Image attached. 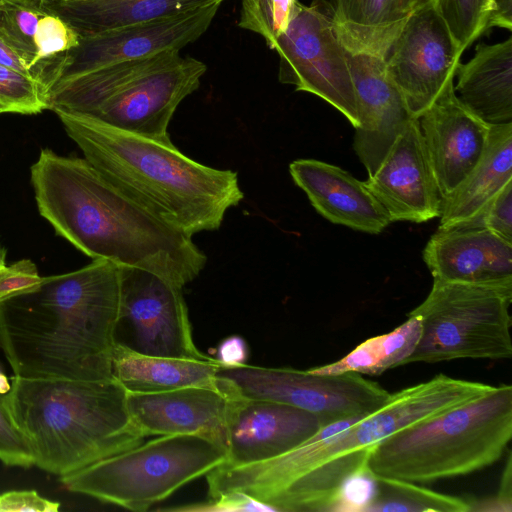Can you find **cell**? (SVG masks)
Returning a JSON list of instances; mask_svg holds the SVG:
<instances>
[{
	"mask_svg": "<svg viewBox=\"0 0 512 512\" xmlns=\"http://www.w3.org/2000/svg\"><path fill=\"white\" fill-rule=\"evenodd\" d=\"M499 27L512 29V0H491L486 21V30Z\"/></svg>",
	"mask_w": 512,
	"mask_h": 512,
	"instance_id": "40",
	"label": "cell"
},
{
	"mask_svg": "<svg viewBox=\"0 0 512 512\" xmlns=\"http://www.w3.org/2000/svg\"><path fill=\"white\" fill-rule=\"evenodd\" d=\"M46 12L43 0L0 1V37L26 61L34 76V35L39 19Z\"/></svg>",
	"mask_w": 512,
	"mask_h": 512,
	"instance_id": "29",
	"label": "cell"
},
{
	"mask_svg": "<svg viewBox=\"0 0 512 512\" xmlns=\"http://www.w3.org/2000/svg\"><path fill=\"white\" fill-rule=\"evenodd\" d=\"M511 455L509 453L507 457L506 467L503 471L499 491L497 497L489 501V505H492L491 510L494 511H511L512 493H511Z\"/></svg>",
	"mask_w": 512,
	"mask_h": 512,
	"instance_id": "41",
	"label": "cell"
},
{
	"mask_svg": "<svg viewBox=\"0 0 512 512\" xmlns=\"http://www.w3.org/2000/svg\"><path fill=\"white\" fill-rule=\"evenodd\" d=\"M121 306V267L103 259L0 301V348L15 376L103 380Z\"/></svg>",
	"mask_w": 512,
	"mask_h": 512,
	"instance_id": "3",
	"label": "cell"
},
{
	"mask_svg": "<svg viewBox=\"0 0 512 512\" xmlns=\"http://www.w3.org/2000/svg\"><path fill=\"white\" fill-rule=\"evenodd\" d=\"M59 1H69V0H59Z\"/></svg>",
	"mask_w": 512,
	"mask_h": 512,
	"instance_id": "46",
	"label": "cell"
},
{
	"mask_svg": "<svg viewBox=\"0 0 512 512\" xmlns=\"http://www.w3.org/2000/svg\"><path fill=\"white\" fill-rule=\"evenodd\" d=\"M0 105L4 113H41L48 109L47 87L35 77L0 65Z\"/></svg>",
	"mask_w": 512,
	"mask_h": 512,
	"instance_id": "32",
	"label": "cell"
},
{
	"mask_svg": "<svg viewBox=\"0 0 512 512\" xmlns=\"http://www.w3.org/2000/svg\"><path fill=\"white\" fill-rule=\"evenodd\" d=\"M420 335V319L414 315H407V320L393 331L367 339L335 362L308 370L317 374L355 372L380 375L389 369L404 365L418 344Z\"/></svg>",
	"mask_w": 512,
	"mask_h": 512,
	"instance_id": "27",
	"label": "cell"
},
{
	"mask_svg": "<svg viewBox=\"0 0 512 512\" xmlns=\"http://www.w3.org/2000/svg\"><path fill=\"white\" fill-rule=\"evenodd\" d=\"M462 54L434 0L422 2L385 58L386 72L412 118H419L454 82Z\"/></svg>",
	"mask_w": 512,
	"mask_h": 512,
	"instance_id": "13",
	"label": "cell"
},
{
	"mask_svg": "<svg viewBox=\"0 0 512 512\" xmlns=\"http://www.w3.org/2000/svg\"><path fill=\"white\" fill-rule=\"evenodd\" d=\"M42 278L36 265L29 259L4 265L0 268V301L33 291Z\"/></svg>",
	"mask_w": 512,
	"mask_h": 512,
	"instance_id": "37",
	"label": "cell"
},
{
	"mask_svg": "<svg viewBox=\"0 0 512 512\" xmlns=\"http://www.w3.org/2000/svg\"><path fill=\"white\" fill-rule=\"evenodd\" d=\"M289 172L312 206L328 221L369 234H379L391 223L363 181L348 171L315 159H298L290 163Z\"/></svg>",
	"mask_w": 512,
	"mask_h": 512,
	"instance_id": "21",
	"label": "cell"
},
{
	"mask_svg": "<svg viewBox=\"0 0 512 512\" xmlns=\"http://www.w3.org/2000/svg\"><path fill=\"white\" fill-rule=\"evenodd\" d=\"M4 400L27 438L34 466L59 476L144 441L130 419L127 390L115 378L14 376Z\"/></svg>",
	"mask_w": 512,
	"mask_h": 512,
	"instance_id": "5",
	"label": "cell"
},
{
	"mask_svg": "<svg viewBox=\"0 0 512 512\" xmlns=\"http://www.w3.org/2000/svg\"><path fill=\"white\" fill-rule=\"evenodd\" d=\"M1 1V0H0Z\"/></svg>",
	"mask_w": 512,
	"mask_h": 512,
	"instance_id": "47",
	"label": "cell"
},
{
	"mask_svg": "<svg viewBox=\"0 0 512 512\" xmlns=\"http://www.w3.org/2000/svg\"><path fill=\"white\" fill-rule=\"evenodd\" d=\"M423 260L437 280L512 281V243L483 228L439 226L424 248Z\"/></svg>",
	"mask_w": 512,
	"mask_h": 512,
	"instance_id": "20",
	"label": "cell"
},
{
	"mask_svg": "<svg viewBox=\"0 0 512 512\" xmlns=\"http://www.w3.org/2000/svg\"><path fill=\"white\" fill-rule=\"evenodd\" d=\"M347 56L359 119L353 148L370 176L412 117L386 72L385 58L348 50Z\"/></svg>",
	"mask_w": 512,
	"mask_h": 512,
	"instance_id": "19",
	"label": "cell"
},
{
	"mask_svg": "<svg viewBox=\"0 0 512 512\" xmlns=\"http://www.w3.org/2000/svg\"><path fill=\"white\" fill-rule=\"evenodd\" d=\"M1 113H4V110H3L2 106L0 105V114Z\"/></svg>",
	"mask_w": 512,
	"mask_h": 512,
	"instance_id": "45",
	"label": "cell"
},
{
	"mask_svg": "<svg viewBox=\"0 0 512 512\" xmlns=\"http://www.w3.org/2000/svg\"><path fill=\"white\" fill-rule=\"evenodd\" d=\"M217 359L203 360L152 356L117 343L112 357V374L128 392L154 393L185 387L221 389Z\"/></svg>",
	"mask_w": 512,
	"mask_h": 512,
	"instance_id": "23",
	"label": "cell"
},
{
	"mask_svg": "<svg viewBox=\"0 0 512 512\" xmlns=\"http://www.w3.org/2000/svg\"><path fill=\"white\" fill-rule=\"evenodd\" d=\"M320 420L305 410L273 401L230 398L226 460L237 466L284 454L313 437Z\"/></svg>",
	"mask_w": 512,
	"mask_h": 512,
	"instance_id": "16",
	"label": "cell"
},
{
	"mask_svg": "<svg viewBox=\"0 0 512 512\" xmlns=\"http://www.w3.org/2000/svg\"><path fill=\"white\" fill-rule=\"evenodd\" d=\"M491 0H434L460 50H464L486 30Z\"/></svg>",
	"mask_w": 512,
	"mask_h": 512,
	"instance_id": "33",
	"label": "cell"
},
{
	"mask_svg": "<svg viewBox=\"0 0 512 512\" xmlns=\"http://www.w3.org/2000/svg\"><path fill=\"white\" fill-rule=\"evenodd\" d=\"M492 389L489 384L438 374L391 393L369 414L322 427L309 440L277 457L217 466L206 475L208 495L243 492L275 511L336 510L345 483L367 468L376 445L403 428Z\"/></svg>",
	"mask_w": 512,
	"mask_h": 512,
	"instance_id": "1",
	"label": "cell"
},
{
	"mask_svg": "<svg viewBox=\"0 0 512 512\" xmlns=\"http://www.w3.org/2000/svg\"><path fill=\"white\" fill-rule=\"evenodd\" d=\"M247 358L248 346L246 341L238 335H232L219 344L215 359L224 367H237L245 365Z\"/></svg>",
	"mask_w": 512,
	"mask_h": 512,
	"instance_id": "39",
	"label": "cell"
},
{
	"mask_svg": "<svg viewBox=\"0 0 512 512\" xmlns=\"http://www.w3.org/2000/svg\"><path fill=\"white\" fill-rule=\"evenodd\" d=\"M79 40V33L71 25L48 10L39 19L34 35L36 53L32 68L35 76L45 86L48 66L51 67L65 53L75 48Z\"/></svg>",
	"mask_w": 512,
	"mask_h": 512,
	"instance_id": "30",
	"label": "cell"
},
{
	"mask_svg": "<svg viewBox=\"0 0 512 512\" xmlns=\"http://www.w3.org/2000/svg\"><path fill=\"white\" fill-rule=\"evenodd\" d=\"M374 491L364 511L467 512L471 503L401 479L374 475Z\"/></svg>",
	"mask_w": 512,
	"mask_h": 512,
	"instance_id": "28",
	"label": "cell"
},
{
	"mask_svg": "<svg viewBox=\"0 0 512 512\" xmlns=\"http://www.w3.org/2000/svg\"><path fill=\"white\" fill-rule=\"evenodd\" d=\"M454 225L483 228L512 243V181L473 217Z\"/></svg>",
	"mask_w": 512,
	"mask_h": 512,
	"instance_id": "34",
	"label": "cell"
},
{
	"mask_svg": "<svg viewBox=\"0 0 512 512\" xmlns=\"http://www.w3.org/2000/svg\"><path fill=\"white\" fill-rule=\"evenodd\" d=\"M225 460L226 451L206 438L162 435L59 480L68 491L143 512Z\"/></svg>",
	"mask_w": 512,
	"mask_h": 512,
	"instance_id": "8",
	"label": "cell"
},
{
	"mask_svg": "<svg viewBox=\"0 0 512 512\" xmlns=\"http://www.w3.org/2000/svg\"><path fill=\"white\" fill-rule=\"evenodd\" d=\"M40 215L93 260L153 272L182 287L207 257L192 237L156 217L87 159L42 149L30 169Z\"/></svg>",
	"mask_w": 512,
	"mask_h": 512,
	"instance_id": "2",
	"label": "cell"
},
{
	"mask_svg": "<svg viewBox=\"0 0 512 512\" xmlns=\"http://www.w3.org/2000/svg\"><path fill=\"white\" fill-rule=\"evenodd\" d=\"M512 281L461 283L433 279L426 299L407 315L420 319L421 335L410 363L512 356Z\"/></svg>",
	"mask_w": 512,
	"mask_h": 512,
	"instance_id": "9",
	"label": "cell"
},
{
	"mask_svg": "<svg viewBox=\"0 0 512 512\" xmlns=\"http://www.w3.org/2000/svg\"><path fill=\"white\" fill-rule=\"evenodd\" d=\"M230 398L222 389L207 387L127 391V406L132 423L144 437L196 435L226 451Z\"/></svg>",
	"mask_w": 512,
	"mask_h": 512,
	"instance_id": "18",
	"label": "cell"
},
{
	"mask_svg": "<svg viewBox=\"0 0 512 512\" xmlns=\"http://www.w3.org/2000/svg\"><path fill=\"white\" fill-rule=\"evenodd\" d=\"M418 120L439 192L444 198L481 160L491 124L471 112L458 99L454 82Z\"/></svg>",
	"mask_w": 512,
	"mask_h": 512,
	"instance_id": "17",
	"label": "cell"
},
{
	"mask_svg": "<svg viewBox=\"0 0 512 512\" xmlns=\"http://www.w3.org/2000/svg\"><path fill=\"white\" fill-rule=\"evenodd\" d=\"M221 4L80 36L79 44L50 67L48 91L58 81L98 68L180 51L206 32Z\"/></svg>",
	"mask_w": 512,
	"mask_h": 512,
	"instance_id": "14",
	"label": "cell"
},
{
	"mask_svg": "<svg viewBox=\"0 0 512 512\" xmlns=\"http://www.w3.org/2000/svg\"><path fill=\"white\" fill-rule=\"evenodd\" d=\"M6 259V252L3 248L0 247V268L6 265L5 263Z\"/></svg>",
	"mask_w": 512,
	"mask_h": 512,
	"instance_id": "44",
	"label": "cell"
},
{
	"mask_svg": "<svg viewBox=\"0 0 512 512\" xmlns=\"http://www.w3.org/2000/svg\"><path fill=\"white\" fill-rule=\"evenodd\" d=\"M0 461L7 466L30 468L34 455L29 442L13 421L4 397L0 394Z\"/></svg>",
	"mask_w": 512,
	"mask_h": 512,
	"instance_id": "35",
	"label": "cell"
},
{
	"mask_svg": "<svg viewBox=\"0 0 512 512\" xmlns=\"http://www.w3.org/2000/svg\"><path fill=\"white\" fill-rule=\"evenodd\" d=\"M225 0H43L80 36L223 3Z\"/></svg>",
	"mask_w": 512,
	"mask_h": 512,
	"instance_id": "26",
	"label": "cell"
},
{
	"mask_svg": "<svg viewBox=\"0 0 512 512\" xmlns=\"http://www.w3.org/2000/svg\"><path fill=\"white\" fill-rule=\"evenodd\" d=\"M363 183L391 222L423 223L440 216L442 197L418 118L407 123L375 172Z\"/></svg>",
	"mask_w": 512,
	"mask_h": 512,
	"instance_id": "15",
	"label": "cell"
},
{
	"mask_svg": "<svg viewBox=\"0 0 512 512\" xmlns=\"http://www.w3.org/2000/svg\"><path fill=\"white\" fill-rule=\"evenodd\" d=\"M509 181H512V122L491 124L481 160L454 191L442 198L439 226L470 219Z\"/></svg>",
	"mask_w": 512,
	"mask_h": 512,
	"instance_id": "25",
	"label": "cell"
},
{
	"mask_svg": "<svg viewBox=\"0 0 512 512\" xmlns=\"http://www.w3.org/2000/svg\"><path fill=\"white\" fill-rule=\"evenodd\" d=\"M217 376L242 397L283 403L312 413L322 427L369 414L380 408L391 394L355 372L317 374L245 364L222 367Z\"/></svg>",
	"mask_w": 512,
	"mask_h": 512,
	"instance_id": "11",
	"label": "cell"
},
{
	"mask_svg": "<svg viewBox=\"0 0 512 512\" xmlns=\"http://www.w3.org/2000/svg\"><path fill=\"white\" fill-rule=\"evenodd\" d=\"M512 438V386L486 394L388 436L367 469L414 483L462 476L498 461Z\"/></svg>",
	"mask_w": 512,
	"mask_h": 512,
	"instance_id": "6",
	"label": "cell"
},
{
	"mask_svg": "<svg viewBox=\"0 0 512 512\" xmlns=\"http://www.w3.org/2000/svg\"><path fill=\"white\" fill-rule=\"evenodd\" d=\"M454 91L458 99L489 124L512 122V38L480 44L474 56L459 63Z\"/></svg>",
	"mask_w": 512,
	"mask_h": 512,
	"instance_id": "22",
	"label": "cell"
},
{
	"mask_svg": "<svg viewBox=\"0 0 512 512\" xmlns=\"http://www.w3.org/2000/svg\"><path fill=\"white\" fill-rule=\"evenodd\" d=\"M10 386L6 376L0 371V394H6Z\"/></svg>",
	"mask_w": 512,
	"mask_h": 512,
	"instance_id": "43",
	"label": "cell"
},
{
	"mask_svg": "<svg viewBox=\"0 0 512 512\" xmlns=\"http://www.w3.org/2000/svg\"><path fill=\"white\" fill-rule=\"evenodd\" d=\"M116 342L152 356L207 359L196 347L182 287L139 268L121 267Z\"/></svg>",
	"mask_w": 512,
	"mask_h": 512,
	"instance_id": "12",
	"label": "cell"
},
{
	"mask_svg": "<svg viewBox=\"0 0 512 512\" xmlns=\"http://www.w3.org/2000/svg\"><path fill=\"white\" fill-rule=\"evenodd\" d=\"M160 510L171 512L275 511L270 505H267L246 493L237 491L223 493L215 497H208L204 502L162 508Z\"/></svg>",
	"mask_w": 512,
	"mask_h": 512,
	"instance_id": "36",
	"label": "cell"
},
{
	"mask_svg": "<svg viewBox=\"0 0 512 512\" xmlns=\"http://www.w3.org/2000/svg\"><path fill=\"white\" fill-rule=\"evenodd\" d=\"M426 0H331L345 48L386 58L412 12Z\"/></svg>",
	"mask_w": 512,
	"mask_h": 512,
	"instance_id": "24",
	"label": "cell"
},
{
	"mask_svg": "<svg viewBox=\"0 0 512 512\" xmlns=\"http://www.w3.org/2000/svg\"><path fill=\"white\" fill-rule=\"evenodd\" d=\"M55 113L84 158L102 175L191 237L217 230L226 212L244 198L236 172L201 164L171 140L128 132L78 113Z\"/></svg>",
	"mask_w": 512,
	"mask_h": 512,
	"instance_id": "4",
	"label": "cell"
},
{
	"mask_svg": "<svg viewBox=\"0 0 512 512\" xmlns=\"http://www.w3.org/2000/svg\"><path fill=\"white\" fill-rule=\"evenodd\" d=\"M297 0H241L238 26L261 35L272 49L287 28Z\"/></svg>",
	"mask_w": 512,
	"mask_h": 512,
	"instance_id": "31",
	"label": "cell"
},
{
	"mask_svg": "<svg viewBox=\"0 0 512 512\" xmlns=\"http://www.w3.org/2000/svg\"><path fill=\"white\" fill-rule=\"evenodd\" d=\"M60 504L43 498L34 490L0 494V512H57Z\"/></svg>",
	"mask_w": 512,
	"mask_h": 512,
	"instance_id": "38",
	"label": "cell"
},
{
	"mask_svg": "<svg viewBox=\"0 0 512 512\" xmlns=\"http://www.w3.org/2000/svg\"><path fill=\"white\" fill-rule=\"evenodd\" d=\"M0 65L35 77L26 61L0 37ZM36 78V77H35Z\"/></svg>",
	"mask_w": 512,
	"mask_h": 512,
	"instance_id": "42",
	"label": "cell"
},
{
	"mask_svg": "<svg viewBox=\"0 0 512 512\" xmlns=\"http://www.w3.org/2000/svg\"><path fill=\"white\" fill-rule=\"evenodd\" d=\"M206 70L202 61L182 57L178 50L120 62L54 83L48 109L168 141L175 110L198 89Z\"/></svg>",
	"mask_w": 512,
	"mask_h": 512,
	"instance_id": "7",
	"label": "cell"
},
{
	"mask_svg": "<svg viewBox=\"0 0 512 512\" xmlns=\"http://www.w3.org/2000/svg\"><path fill=\"white\" fill-rule=\"evenodd\" d=\"M272 49L280 58L279 80L312 93L359 125L352 75L330 2L297 1L293 16Z\"/></svg>",
	"mask_w": 512,
	"mask_h": 512,
	"instance_id": "10",
	"label": "cell"
}]
</instances>
